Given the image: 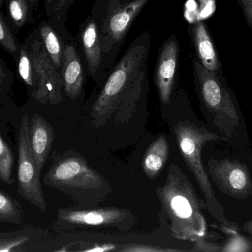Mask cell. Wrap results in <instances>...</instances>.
<instances>
[{
	"label": "cell",
	"instance_id": "obj_1",
	"mask_svg": "<svg viewBox=\"0 0 252 252\" xmlns=\"http://www.w3.org/2000/svg\"><path fill=\"white\" fill-rule=\"evenodd\" d=\"M148 51L144 44H136L117 65L92 108L94 127L99 128L112 119L118 124L130 119L146 85Z\"/></svg>",
	"mask_w": 252,
	"mask_h": 252
},
{
	"label": "cell",
	"instance_id": "obj_2",
	"mask_svg": "<svg viewBox=\"0 0 252 252\" xmlns=\"http://www.w3.org/2000/svg\"><path fill=\"white\" fill-rule=\"evenodd\" d=\"M157 195L173 237L192 242L205 238L207 221L203 210H207V204L179 166L170 164L165 183L157 188Z\"/></svg>",
	"mask_w": 252,
	"mask_h": 252
},
{
	"label": "cell",
	"instance_id": "obj_3",
	"mask_svg": "<svg viewBox=\"0 0 252 252\" xmlns=\"http://www.w3.org/2000/svg\"><path fill=\"white\" fill-rule=\"evenodd\" d=\"M192 63L195 88L207 122L223 141L235 139L244 120L233 90L224 75L209 71L197 58Z\"/></svg>",
	"mask_w": 252,
	"mask_h": 252
},
{
	"label": "cell",
	"instance_id": "obj_4",
	"mask_svg": "<svg viewBox=\"0 0 252 252\" xmlns=\"http://www.w3.org/2000/svg\"><path fill=\"white\" fill-rule=\"evenodd\" d=\"M43 182L68 195L79 208L94 207L112 191L109 182L74 152L55 156Z\"/></svg>",
	"mask_w": 252,
	"mask_h": 252
},
{
	"label": "cell",
	"instance_id": "obj_5",
	"mask_svg": "<svg viewBox=\"0 0 252 252\" xmlns=\"http://www.w3.org/2000/svg\"><path fill=\"white\" fill-rule=\"evenodd\" d=\"M175 137L182 158L188 166L204 195L207 211L221 228L238 231L236 223L228 220L224 207L219 202L202 161L203 148L210 142L223 140L216 132L207 128L199 122L185 119L179 121L173 127Z\"/></svg>",
	"mask_w": 252,
	"mask_h": 252
},
{
	"label": "cell",
	"instance_id": "obj_6",
	"mask_svg": "<svg viewBox=\"0 0 252 252\" xmlns=\"http://www.w3.org/2000/svg\"><path fill=\"white\" fill-rule=\"evenodd\" d=\"M135 223L133 213L118 207L60 208L56 226L60 229H115L128 231Z\"/></svg>",
	"mask_w": 252,
	"mask_h": 252
},
{
	"label": "cell",
	"instance_id": "obj_7",
	"mask_svg": "<svg viewBox=\"0 0 252 252\" xmlns=\"http://www.w3.org/2000/svg\"><path fill=\"white\" fill-rule=\"evenodd\" d=\"M18 192L41 211L47 210V203L41 182V173L37 168L30 141V121L27 115L22 118L18 142Z\"/></svg>",
	"mask_w": 252,
	"mask_h": 252
},
{
	"label": "cell",
	"instance_id": "obj_8",
	"mask_svg": "<svg viewBox=\"0 0 252 252\" xmlns=\"http://www.w3.org/2000/svg\"><path fill=\"white\" fill-rule=\"evenodd\" d=\"M30 51L35 72L32 97L42 105H59L62 101V74L50 59L42 42L38 40L34 41Z\"/></svg>",
	"mask_w": 252,
	"mask_h": 252
},
{
	"label": "cell",
	"instance_id": "obj_9",
	"mask_svg": "<svg viewBox=\"0 0 252 252\" xmlns=\"http://www.w3.org/2000/svg\"><path fill=\"white\" fill-rule=\"evenodd\" d=\"M208 175L222 193L233 199L246 201L252 197V180L248 167L238 160L211 159Z\"/></svg>",
	"mask_w": 252,
	"mask_h": 252
},
{
	"label": "cell",
	"instance_id": "obj_10",
	"mask_svg": "<svg viewBox=\"0 0 252 252\" xmlns=\"http://www.w3.org/2000/svg\"><path fill=\"white\" fill-rule=\"evenodd\" d=\"M179 43L174 36L161 47L156 65L154 82L158 90L160 100L164 105L170 102L174 87L179 62Z\"/></svg>",
	"mask_w": 252,
	"mask_h": 252
},
{
	"label": "cell",
	"instance_id": "obj_11",
	"mask_svg": "<svg viewBox=\"0 0 252 252\" xmlns=\"http://www.w3.org/2000/svg\"><path fill=\"white\" fill-rule=\"evenodd\" d=\"M150 0H127L109 16L106 22L103 47L110 48L125 37L133 20Z\"/></svg>",
	"mask_w": 252,
	"mask_h": 252
},
{
	"label": "cell",
	"instance_id": "obj_12",
	"mask_svg": "<svg viewBox=\"0 0 252 252\" xmlns=\"http://www.w3.org/2000/svg\"><path fill=\"white\" fill-rule=\"evenodd\" d=\"M189 34L201 65L211 72L223 75V67L219 53L205 23L198 21L189 26Z\"/></svg>",
	"mask_w": 252,
	"mask_h": 252
},
{
	"label": "cell",
	"instance_id": "obj_13",
	"mask_svg": "<svg viewBox=\"0 0 252 252\" xmlns=\"http://www.w3.org/2000/svg\"><path fill=\"white\" fill-rule=\"evenodd\" d=\"M54 139L51 124L41 115L34 114L30 121V141L34 160L41 173L51 152Z\"/></svg>",
	"mask_w": 252,
	"mask_h": 252
},
{
	"label": "cell",
	"instance_id": "obj_14",
	"mask_svg": "<svg viewBox=\"0 0 252 252\" xmlns=\"http://www.w3.org/2000/svg\"><path fill=\"white\" fill-rule=\"evenodd\" d=\"M61 70L65 94L76 99L82 91L84 75L81 59L73 46H65Z\"/></svg>",
	"mask_w": 252,
	"mask_h": 252
},
{
	"label": "cell",
	"instance_id": "obj_15",
	"mask_svg": "<svg viewBox=\"0 0 252 252\" xmlns=\"http://www.w3.org/2000/svg\"><path fill=\"white\" fill-rule=\"evenodd\" d=\"M169 158V144L164 136H160L148 146L142 160V170L147 177L154 180L165 167Z\"/></svg>",
	"mask_w": 252,
	"mask_h": 252
},
{
	"label": "cell",
	"instance_id": "obj_16",
	"mask_svg": "<svg viewBox=\"0 0 252 252\" xmlns=\"http://www.w3.org/2000/svg\"><path fill=\"white\" fill-rule=\"evenodd\" d=\"M81 41L89 71L92 75H94L102 61L101 44L98 28L94 21L90 19L86 24L81 33Z\"/></svg>",
	"mask_w": 252,
	"mask_h": 252
},
{
	"label": "cell",
	"instance_id": "obj_17",
	"mask_svg": "<svg viewBox=\"0 0 252 252\" xmlns=\"http://www.w3.org/2000/svg\"><path fill=\"white\" fill-rule=\"evenodd\" d=\"M40 34L46 51L48 53L56 68L60 70L62 68L63 52L57 34L52 27L48 25H41Z\"/></svg>",
	"mask_w": 252,
	"mask_h": 252
},
{
	"label": "cell",
	"instance_id": "obj_18",
	"mask_svg": "<svg viewBox=\"0 0 252 252\" xmlns=\"http://www.w3.org/2000/svg\"><path fill=\"white\" fill-rule=\"evenodd\" d=\"M22 211L16 200L0 190V222L20 224Z\"/></svg>",
	"mask_w": 252,
	"mask_h": 252
},
{
	"label": "cell",
	"instance_id": "obj_19",
	"mask_svg": "<svg viewBox=\"0 0 252 252\" xmlns=\"http://www.w3.org/2000/svg\"><path fill=\"white\" fill-rule=\"evenodd\" d=\"M13 166V152L0 133V179L9 186L14 183L12 178Z\"/></svg>",
	"mask_w": 252,
	"mask_h": 252
},
{
	"label": "cell",
	"instance_id": "obj_20",
	"mask_svg": "<svg viewBox=\"0 0 252 252\" xmlns=\"http://www.w3.org/2000/svg\"><path fill=\"white\" fill-rule=\"evenodd\" d=\"M18 72L24 82L33 89L35 84V72L30 49L22 47L20 49L18 60Z\"/></svg>",
	"mask_w": 252,
	"mask_h": 252
},
{
	"label": "cell",
	"instance_id": "obj_21",
	"mask_svg": "<svg viewBox=\"0 0 252 252\" xmlns=\"http://www.w3.org/2000/svg\"><path fill=\"white\" fill-rule=\"evenodd\" d=\"M229 238L220 244V252H252V238L238 232L228 234Z\"/></svg>",
	"mask_w": 252,
	"mask_h": 252
},
{
	"label": "cell",
	"instance_id": "obj_22",
	"mask_svg": "<svg viewBox=\"0 0 252 252\" xmlns=\"http://www.w3.org/2000/svg\"><path fill=\"white\" fill-rule=\"evenodd\" d=\"M9 14L16 26L21 28L25 25L28 16L26 0H9Z\"/></svg>",
	"mask_w": 252,
	"mask_h": 252
},
{
	"label": "cell",
	"instance_id": "obj_23",
	"mask_svg": "<svg viewBox=\"0 0 252 252\" xmlns=\"http://www.w3.org/2000/svg\"><path fill=\"white\" fill-rule=\"evenodd\" d=\"M0 45L14 56L18 51L17 44L10 28L0 13Z\"/></svg>",
	"mask_w": 252,
	"mask_h": 252
},
{
	"label": "cell",
	"instance_id": "obj_24",
	"mask_svg": "<svg viewBox=\"0 0 252 252\" xmlns=\"http://www.w3.org/2000/svg\"><path fill=\"white\" fill-rule=\"evenodd\" d=\"M28 241V236L0 238V252L16 251L18 247H20Z\"/></svg>",
	"mask_w": 252,
	"mask_h": 252
},
{
	"label": "cell",
	"instance_id": "obj_25",
	"mask_svg": "<svg viewBox=\"0 0 252 252\" xmlns=\"http://www.w3.org/2000/svg\"><path fill=\"white\" fill-rule=\"evenodd\" d=\"M192 252H220V244L206 241L204 238L194 241Z\"/></svg>",
	"mask_w": 252,
	"mask_h": 252
},
{
	"label": "cell",
	"instance_id": "obj_26",
	"mask_svg": "<svg viewBox=\"0 0 252 252\" xmlns=\"http://www.w3.org/2000/svg\"><path fill=\"white\" fill-rule=\"evenodd\" d=\"M242 10L247 25L252 31V0H237Z\"/></svg>",
	"mask_w": 252,
	"mask_h": 252
},
{
	"label": "cell",
	"instance_id": "obj_27",
	"mask_svg": "<svg viewBox=\"0 0 252 252\" xmlns=\"http://www.w3.org/2000/svg\"><path fill=\"white\" fill-rule=\"evenodd\" d=\"M122 252H166L173 251V250H162V249H157L154 247H148V246H131L127 247L121 250Z\"/></svg>",
	"mask_w": 252,
	"mask_h": 252
},
{
	"label": "cell",
	"instance_id": "obj_28",
	"mask_svg": "<svg viewBox=\"0 0 252 252\" xmlns=\"http://www.w3.org/2000/svg\"><path fill=\"white\" fill-rule=\"evenodd\" d=\"M242 229L244 232H247L249 235L252 237V220H249L246 222L242 226Z\"/></svg>",
	"mask_w": 252,
	"mask_h": 252
},
{
	"label": "cell",
	"instance_id": "obj_29",
	"mask_svg": "<svg viewBox=\"0 0 252 252\" xmlns=\"http://www.w3.org/2000/svg\"><path fill=\"white\" fill-rule=\"evenodd\" d=\"M4 78H5V68L3 65L2 62L0 61V87L2 84Z\"/></svg>",
	"mask_w": 252,
	"mask_h": 252
},
{
	"label": "cell",
	"instance_id": "obj_30",
	"mask_svg": "<svg viewBox=\"0 0 252 252\" xmlns=\"http://www.w3.org/2000/svg\"><path fill=\"white\" fill-rule=\"evenodd\" d=\"M74 1V0H60V1H59V6H58V7H63V5H65V4H66V3L67 2H70V3H72Z\"/></svg>",
	"mask_w": 252,
	"mask_h": 252
},
{
	"label": "cell",
	"instance_id": "obj_31",
	"mask_svg": "<svg viewBox=\"0 0 252 252\" xmlns=\"http://www.w3.org/2000/svg\"><path fill=\"white\" fill-rule=\"evenodd\" d=\"M3 1H4V0H0V7L2 5Z\"/></svg>",
	"mask_w": 252,
	"mask_h": 252
},
{
	"label": "cell",
	"instance_id": "obj_32",
	"mask_svg": "<svg viewBox=\"0 0 252 252\" xmlns=\"http://www.w3.org/2000/svg\"><path fill=\"white\" fill-rule=\"evenodd\" d=\"M31 1H36V0H31Z\"/></svg>",
	"mask_w": 252,
	"mask_h": 252
}]
</instances>
